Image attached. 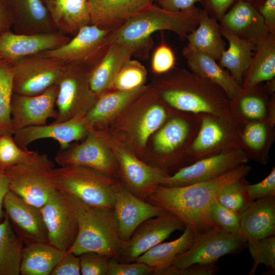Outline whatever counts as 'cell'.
Returning <instances> with one entry per match:
<instances>
[{
  "label": "cell",
  "instance_id": "cell-3",
  "mask_svg": "<svg viewBox=\"0 0 275 275\" xmlns=\"http://www.w3.org/2000/svg\"><path fill=\"white\" fill-rule=\"evenodd\" d=\"M202 11L195 7L186 11L171 12L152 4L111 32L105 43L108 46L114 43L133 45L137 48V57L146 58L153 45V33L172 31L184 41L197 27Z\"/></svg>",
  "mask_w": 275,
  "mask_h": 275
},
{
  "label": "cell",
  "instance_id": "cell-16",
  "mask_svg": "<svg viewBox=\"0 0 275 275\" xmlns=\"http://www.w3.org/2000/svg\"><path fill=\"white\" fill-rule=\"evenodd\" d=\"M60 166L78 165L89 167L109 176L118 172V164L96 130L89 131L80 144L59 150L55 156Z\"/></svg>",
  "mask_w": 275,
  "mask_h": 275
},
{
  "label": "cell",
  "instance_id": "cell-28",
  "mask_svg": "<svg viewBox=\"0 0 275 275\" xmlns=\"http://www.w3.org/2000/svg\"><path fill=\"white\" fill-rule=\"evenodd\" d=\"M241 235L253 240L275 234V196L253 201L240 213Z\"/></svg>",
  "mask_w": 275,
  "mask_h": 275
},
{
  "label": "cell",
  "instance_id": "cell-30",
  "mask_svg": "<svg viewBox=\"0 0 275 275\" xmlns=\"http://www.w3.org/2000/svg\"><path fill=\"white\" fill-rule=\"evenodd\" d=\"M57 30L74 36L83 26L91 24L87 0H41Z\"/></svg>",
  "mask_w": 275,
  "mask_h": 275
},
{
  "label": "cell",
  "instance_id": "cell-41",
  "mask_svg": "<svg viewBox=\"0 0 275 275\" xmlns=\"http://www.w3.org/2000/svg\"><path fill=\"white\" fill-rule=\"evenodd\" d=\"M147 70L138 60L130 59L123 65L116 75L111 90H130L144 86Z\"/></svg>",
  "mask_w": 275,
  "mask_h": 275
},
{
  "label": "cell",
  "instance_id": "cell-14",
  "mask_svg": "<svg viewBox=\"0 0 275 275\" xmlns=\"http://www.w3.org/2000/svg\"><path fill=\"white\" fill-rule=\"evenodd\" d=\"M48 242L66 252L78 231L76 215L68 195L58 190L40 208Z\"/></svg>",
  "mask_w": 275,
  "mask_h": 275
},
{
  "label": "cell",
  "instance_id": "cell-27",
  "mask_svg": "<svg viewBox=\"0 0 275 275\" xmlns=\"http://www.w3.org/2000/svg\"><path fill=\"white\" fill-rule=\"evenodd\" d=\"M13 32L34 34L58 31L41 0H7Z\"/></svg>",
  "mask_w": 275,
  "mask_h": 275
},
{
  "label": "cell",
  "instance_id": "cell-12",
  "mask_svg": "<svg viewBox=\"0 0 275 275\" xmlns=\"http://www.w3.org/2000/svg\"><path fill=\"white\" fill-rule=\"evenodd\" d=\"M248 161L241 148L224 151L180 168L173 175L164 177L159 185L180 186L211 180Z\"/></svg>",
  "mask_w": 275,
  "mask_h": 275
},
{
  "label": "cell",
  "instance_id": "cell-6",
  "mask_svg": "<svg viewBox=\"0 0 275 275\" xmlns=\"http://www.w3.org/2000/svg\"><path fill=\"white\" fill-rule=\"evenodd\" d=\"M54 169L53 162L46 154L33 151L23 161L4 171L9 190L41 208L58 190Z\"/></svg>",
  "mask_w": 275,
  "mask_h": 275
},
{
  "label": "cell",
  "instance_id": "cell-5",
  "mask_svg": "<svg viewBox=\"0 0 275 275\" xmlns=\"http://www.w3.org/2000/svg\"><path fill=\"white\" fill-rule=\"evenodd\" d=\"M200 115L172 109L165 123L156 132L153 145V166L167 172L189 164L187 152L200 124Z\"/></svg>",
  "mask_w": 275,
  "mask_h": 275
},
{
  "label": "cell",
  "instance_id": "cell-47",
  "mask_svg": "<svg viewBox=\"0 0 275 275\" xmlns=\"http://www.w3.org/2000/svg\"><path fill=\"white\" fill-rule=\"evenodd\" d=\"M176 58L172 48L162 42L154 50L151 60V69L156 75L168 72L175 67Z\"/></svg>",
  "mask_w": 275,
  "mask_h": 275
},
{
  "label": "cell",
  "instance_id": "cell-1",
  "mask_svg": "<svg viewBox=\"0 0 275 275\" xmlns=\"http://www.w3.org/2000/svg\"><path fill=\"white\" fill-rule=\"evenodd\" d=\"M251 170L244 163L211 180L180 186L159 185L146 201L174 214L196 234L203 233L215 227L210 211L221 190Z\"/></svg>",
  "mask_w": 275,
  "mask_h": 275
},
{
  "label": "cell",
  "instance_id": "cell-37",
  "mask_svg": "<svg viewBox=\"0 0 275 275\" xmlns=\"http://www.w3.org/2000/svg\"><path fill=\"white\" fill-rule=\"evenodd\" d=\"M275 77V32L269 33L265 40L254 51L251 65L241 87H253Z\"/></svg>",
  "mask_w": 275,
  "mask_h": 275
},
{
  "label": "cell",
  "instance_id": "cell-36",
  "mask_svg": "<svg viewBox=\"0 0 275 275\" xmlns=\"http://www.w3.org/2000/svg\"><path fill=\"white\" fill-rule=\"evenodd\" d=\"M65 253L48 242H29L23 249L20 273L49 275Z\"/></svg>",
  "mask_w": 275,
  "mask_h": 275
},
{
  "label": "cell",
  "instance_id": "cell-4",
  "mask_svg": "<svg viewBox=\"0 0 275 275\" xmlns=\"http://www.w3.org/2000/svg\"><path fill=\"white\" fill-rule=\"evenodd\" d=\"M68 196L76 215L78 231L66 253L79 256L93 252L118 260L125 241L119 237L113 210L90 206Z\"/></svg>",
  "mask_w": 275,
  "mask_h": 275
},
{
  "label": "cell",
  "instance_id": "cell-15",
  "mask_svg": "<svg viewBox=\"0 0 275 275\" xmlns=\"http://www.w3.org/2000/svg\"><path fill=\"white\" fill-rule=\"evenodd\" d=\"M185 226L176 215L167 211L145 220L137 227L129 240L124 242L118 261H135L145 252Z\"/></svg>",
  "mask_w": 275,
  "mask_h": 275
},
{
  "label": "cell",
  "instance_id": "cell-39",
  "mask_svg": "<svg viewBox=\"0 0 275 275\" xmlns=\"http://www.w3.org/2000/svg\"><path fill=\"white\" fill-rule=\"evenodd\" d=\"M153 89L151 104L140 116L133 129L134 139L141 147L146 145L150 136L165 123L172 112V109L160 99Z\"/></svg>",
  "mask_w": 275,
  "mask_h": 275
},
{
  "label": "cell",
  "instance_id": "cell-53",
  "mask_svg": "<svg viewBox=\"0 0 275 275\" xmlns=\"http://www.w3.org/2000/svg\"><path fill=\"white\" fill-rule=\"evenodd\" d=\"M254 7L263 17L269 32H275V0H259Z\"/></svg>",
  "mask_w": 275,
  "mask_h": 275
},
{
  "label": "cell",
  "instance_id": "cell-22",
  "mask_svg": "<svg viewBox=\"0 0 275 275\" xmlns=\"http://www.w3.org/2000/svg\"><path fill=\"white\" fill-rule=\"evenodd\" d=\"M90 130L84 117H76L68 121L50 124L27 127L15 131L14 140L23 149L29 144L42 139H52L57 141L60 149L68 147L74 141L86 138Z\"/></svg>",
  "mask_w": 275,
  "mask_h": 275
},
{
  "label": "cell",
  "instance_id": "cell-8",
  "mask_svg": "<svg viewBox=\"0 0 275 275\" xmlns=\"http://www.w3.org/2000/svg\"><path fill=\"white\" fill-rule=\"evenodd\" d=\"M90 69L79 64H64L57 83L58 115L52 123L84 117L93 105L97 96L90 88Z\"/></svg>",
  "mask_w": 275,
  "mask_h": 275
},
{
  "label": "cell",
  "instance_id": "cell-58",
  "mask_svg": "<svg viewBox=\"0 0 275 275\" xmlns=\"http://www.w3.org/2000/svg\"><path fill=\"white\" fill-rule=\"evenodd\" d=\"M235 1H238V0H235ZM244 1L251 3L254 6H255L259 0H244Z\"/></svg>",
  "mask_w": 275,
  "mask_h": 275
},
{
  "label": "cell",
  "instance_id": "cell-38",
  "mask_svg": "<svg viewBox=\"0 0 275 275\" xmlns=\"http://www.w3.org/2000/svg\"><path fill=\"white\" fill-rule=\"evenodd\" d=\"M23 245L6 213L0 222V275H19Z\"/></svg>",
  "mask_w": 275,
  "mask_h": 275
},
{
  "label": "cell",
  "instance_id": "cell-51",
  "mask_svg": "<svg viewBox=\"0 0 275 275\" xmlns=\"http://www.w3.org/2000/svg\"><path fill=\"white\" fill-rule=\"evenodd\" d=\"M218 271L214 265L195 264L185 268L176 269L169 267L161 272L159 275H213Z\"/></svg>",
  "mask_w": 275,
  "mask_h": 275
},
{
  "label": "cell",
  "instance_id": "cell-7",
  "mask_svg": "<svg viewBox=\"0 0 275 275\" xmlns=\"http://www.w3.org/2000/svg\"><path fill=\"white\" fill-rule=\"evenodd\" d=\"M58 189L90 206L113 209L116 180L94 169L78 165L54 169Z\"/></svg>",
  "mask_w": 275,
  "mask_h": 275
},
{
  "label": "cell",
  "instance_id": "cell-35",
  "mask_svg": "<svg viewBox=\"0 0 275 275\" xmlns=\"http://www.w3.org/2000/svg\"><path fill=\"white\" fill-rule=\"evenodd\" d=\"M177 239L161 242L140 256L135 261L144 263L152 267L153 274L160 273L169 267L178 256L187 250L192 245L196 234L188 227Z\"/></svg>",
  "mask_w": 275,
  "mask_h": 275
},
{
  "label": "cell",
  "instance_id": "cell-21",
  "mask_svg": "<svg viewBox=\"0 0 275 275\" xmlns=\"http://www.w3.org/2000/svg\"><path fill=\"white\" fill-rule=\"evenodd\" d=\"M229 109L236 122L266 121L275 125V96L258 85L242 88L229 100Z\"/></svg>",
  "mask_w": 275,
  "mask_h": 275
},
{
  "label": "cell",
  "instance_id": "cell-56",
  "mask_svg": "<svg viewBox=\"0 0 275 275\" xmlns=\"http://www.w3.org/2000/svg\"><path fill=\"white\" fill-rule=\"evenodd\" d=\"M9 180L5 172L0 169V222L5 215L3 211V201L4 198L9 191Z\"/></svg>",
  "mask_w": 275,
  "mask_h": 275
},
{
  "label": "cell",
  "instance_id": "cell-31",
  "mask_svg": "<svg viewBox=\"0 0 275 275\" xmlns=\"http://www.w3.org/2000/svg\"><path fill=\"white\" fill-rule=\"evenodd\" d=\"M235 122L248 160L266 164L274 139V126L262 121Z\"/></svg>",
  "mask_w": 275,
  "mask_h": 275
},
{
  "label": "cell",
  "instance_id": "cell-57",
  "mask_svg": "<svg viewBox=\"0 0 275 275\" xmlns=\"http://www.w3.org/2000/svg\"><path fill=\"white\" fill-rule=\"evenodd\" d=\"M266 92L270 95L274 94L275 91V79L267 81L266 84L263 86Z\"/></svg>",
  "mask_w": 275,
  "mask_h": 275
},
{
  "label": "cell",
  "instance_id": "cell-29",
  "mask_svg": "<svg viewBox=\"0 0 275 275\" xmlns=\"http://www.w3.org/2000/svg\"><path fill=\"white\" fill-rule=\"evenodd\" d=\"M148 88L144 85L130 90H110L101 93L84 116L87 127L89 130L96 129L135 100Z\"/></svg>",
  "mask_w": 275,
  "mask_h": 275
},
{
  "label": "cell",
  "instance_id": "cell-48",
  "mask_svg": "<svg viewBox=\"0 0 275 275\" xmlns=\"http://www.w3.org/2000/svg\"><path fill=\"white\" fill-rule=\"evenodd\" d=\"M153 272L152 267L142 262H121L109 258L107 275H148Z\"/></svg>",
  "mask_w": 275,
  "mask_h": 275
},
{
  "label": "cell",
  "instance_id": "cell-26",
  "mask_svg": "<svg viewBox=\"0 0 275 275\" xmlns=\"http://www.w3.org/2000/svg\"><path fill=\"white\" fill-rule=\"evenodd\" d=\"M91 24L113 31L151 6L152 0H87Z\"/></svg>",
  "mask_w": 275,
  "mask_h": 275
},
{
  "label": "cell",
  "instance_id": "cell-23",
  "mask_svg": "<svg viewBox=\"0 0 275 275\" xmlns=\"http://www.w3.org/2000/svg\"><path fill=\"white\" fill-rule=\"evenodd\" d=\"M218 21L221 25L236 36L256 47L265 40L269 33L256 8L251 3L244 0L235 1Z\"/></svg>",
  "mask_w": 275,
  "mask_h": 275
},
{
  "label": "cell",
  "instance_id": "cell-55",
  "mask_svg": "<svg viewBox=\"0 0 275 275\" xmlns=\"http://www.w3.org/2000/svg\"><path fill=\"white\" fill-rule=\"evenodd\" d=\"M13 18L7 0H0V36L11 31Z\"/></svg>",
  "mask_w": 275,
  "mask_h": 275
},
{
  "label": "cell",
  "instance_id": "cell-32",
  "mask_svg": "<svg viewBox=\"0 0 275 275\" xmlns=\"http://www.w3.org/2000/svg\"><path fill=\"white\" fill-rule=\"evenodd\" d=\"M182 53L185 57L189 70L219 86L229 99L235 97L242 87L222 67L216 60L200 51L189 49L186 46Z\"/></svg>",
  "mask_w": 275,
  "mask_h": 275
},
{
  "label": "cell",
  "instance_id": "cell-50",
  "mask_svg": "<svg viewBox=\"0 0 275 275\" xmlns=\"http://www.w3.org/2000/svg\"><path fill=\"white\" fill-rule=\"evenodd\" d=\"M81 274L80 257L72 253H65L50 275Z\"/></svg>",
  "mask_w": 275,
  "mask_h": 275
},
{
  "label": "cell",
  "instance_id": "cell-52",
  "mask_svg": "<svg viewBox=\"0 0 275 275\" xmlns=\"http://www.w3.org/2000/svg\"><path fill=\"white\" fill-rule=\"evenodd\" d=\"M235 0H201V4L207 14L219 21L228 11Z\"/></svg>",
  "mask_w": 275,
  "mask_h": 275
},
{
  "label": "cell",
  "instance_id": "cell-45",
  "mask_svg": "<svg viewBox=\"0 0 275 275\" xmlns=\"http://www.w3.org/2000/svg\"><path fill=\"white\" fill-rule=\"evenodd\" d=\"M210 217L215 227L228 233L241 235L240 213L226 208L216 201L211 208Z\"/></svg>",
  "mask_w": 275,
  "mask_h": 275
},
{
  "label": "cell",
  "instance_id": "cell-19",
  "mask_svg": "<svg viewBox=\"0 0 275 275\" xmlns=\"http://www.w3.org/2000/svg\"><path fill=\"white\" fill-rule=\"evenodd\" d=\"M116 156L123 185L134 195L146 201L168 172L146 164L129 151L118 149Z\"/></svg>",
  "mask_w": 275,
  "mask_h": 275
},
{
  "label": "cell",
  "instance_id": "cell-33",
  "mask_svg": "<svg viewBox=\"0 0 275 275\" xmlns=\"http://www.w3.org/2000/svg\"><path fill=\"white\" fill-rule=\"evenodd\" d=\"M220 25L222 35L229 43V47L222 53L218 64L226 68L234 79L241 86L256 46L242 40L230 30Z\"/></svg>",
  "mask_w": 275,
  "mask_h": 275
},
{
  "label": "cell",
  "instance_id": "cell-17",
  "mask_svg": "<svg viewBox=\"0 0 275 275\" xmlns=\"http://www.w3.org/2000/svg\"><path fill=\"white\" fill-rule=\"evenodd\" d=\"M114 191L115 202L113 210L119 237L124 241L129 240L144 221L166 211L140 199L117 181L114 185Z\"/></svg>",
  "mask_w": 275,
  "mask_h": 275
},
{
  "label": "cell",
  "instance_id": "cell-20",
  "mask_svg": "<svg viewBox=\"0 0 275 275\" xmlns=\"http://www.w3.org/2000/svg\"><path fill=\"white\" fill-rule=\"evenodd\" d=\"M70 39L59 31L17 34L9 31L0 36V57L15 63L23 58L60 47Z\"/></svg>",
  "mask_w": 275,
  "mask_h": 275
},
{
  "label": "cell",
  "instance_id": "cell-18",
  "mask_svg": "<svg viewBox=\"0 0 275 275\" xmlns=\"http://www.w3.org/2000/svg\"><path fill=\"white\" fill-rule=\"evenodd\" d=\"M58 92V86L54 84L36 95L13 93L11 115L14 133L27 127L46 124L50 118L55 119L58 115L55 109Z\"/></svg>",
  "mask_w": 275,
  "mask_h": 275
},
{
  "label": "cell",
  "instance_id": "cell-42",
  "mask_svg": "<svg viewBox=\"0 0 275 275\" xmlns=\"http://www.w3.org/2000/svg\"><path fill=\"white\" fill-rule=\"evenodd\" d=\"M248 183L243 177L227 184L218 193L216 201L226 208L240 214L253 201L245 189Z\"/></svg>",
  "mask_w": 275,
  "mask_h": 275
},
{
  "label": "cell",
  "instance_id": "cell-25",
  "mask_svg": "<svg viewBox=\"0 0 275 275\" xmlns=\"http://www.w3.org/2000/svg\"><path fill=\"white\" fill-rule=\"evenodd\" d=\"M136 53V47L131 44H109L100 61L90 71L89 81L92 92L97 97L111 90L113 81L123 65Z\"/></svg>",
  "mask_w": 275,
  "mask_h": 275
},
{
  "label": "cell",
  "instance_id": "cell-54",
  "mask_svg": "<svg viewBox=\"0 0 275 275\" xmlns=\"http://www.w3.org/2000/svg\"><path fill=\"white\" fill-rule=\"evenodd\" d=\"M158 6L171 12H179L194 8L201 0H156Z\"/></svg>",
  "mask_w": 275,
  "mask_h": 275
},
{
  "label": "cell",
  "instance_id": "cell-13",
  "mask_svg": "<svg viewBox=\"0 0 275 275\" xmlns=\"http://www.w3.org/2000/svg\"><path fill=\"white\" fill-rule=\"evenodd\" d=\"M64 64L41 54L23 58L14 64L13 93L28 96L41 94L57 84Z\"/></svg>",
  "mask_w": 275,
  "mask_h": 275
},
{
  "label": "cell",
  "instance_id": "cell-46",
  "mask_svg": "<svg viewBox=\"0 0 275 275\" xmlns=\"http://www.w3.org/2000/svg\"><path fill=\"white\" fill-rule=\"evenodd\" d=\"M81 274L107 275L109 258L102 254L89 252L79 256Z\"/></svg>",
  "mask_w": 275,
  "mask_h": 275
},
{
  "label": "cell",
  "instance_id": "cell-40",
  "mask_svg": "<svg viewBox=\"0 0 275 275\" xmlns=\"http://www.w3.org/2000/svg\"><path fill=\"white\" fill-rule=\"evenodd\" d=\"M14 63L0 57V135H13L11 102Z\"/></svg>",
  "mask_w": 275,
  "mask_h": 275
},
{
  "label": "cell",
  "instance_id": "cell-49",
  "mask_svg": "<svg viewBox=\"0 0 275 275\" xmlns=\"http://www.w3.org/2000/svg\"><path fill=\"white\" fill-rule=\"evenodd\" d=\"M246 193L252 201L258 199L275 196V168L262 181L253 184L245 185Z\"/></svg>",
  "mask_w": 275,
  "mask_h": 275
},
{
  "label": "cell",
  "instance_id": "cell-2",
  "mask_svg": "<svg viewBox=\"0 0 275 275\" xmlns=\"http://www.w3.org/2000/svg\"><path fill=\"white\" fill-rule=\"evenodd\" d=\"M158 76L153 88L171 109L197 115L230 112V99L225 92L190 70L175 67Z\"/></svg>",
  "mask_w": 275,
  "mask_h": 275
},
{
  "label": "cell",
  "instance_id": "cell-11",
  "mask_svg": "<svg viewBox=\"0 0 275 275\" xmlns=\"http://www.w3.org/2000/svg\"><path fill=\"white\" fill-rule=\"evenodd\" d=\"M246 243V240L241 235L214 227L196 234L190 248L178 256L169 267L182 269L195 264H212L223 256L240 251Z\"/></svg>",
  "mask_w": 275,
  "mask_h": 275
},
{
  "label": "cell",
  "instance_id": "cell-43",
  "mask_svg": "<svg viewBox=\"0 0 275 275\" xmlns=\"http://www.w3.org/2000/svg\"><path fill=\"white\" fill-rule=\"evenodd\" d=\"M249 250L254 260L249 275L255 274L259 264H263L268 270L275 271V236L247 241Z\"/></svg>",
  "mask_w": 275,
  "mask_h": 275
},
{
  "label": "cell",
  "instance_id": "cell-44",
  "mask_svg": "<svg viewBox=\"0 0 275 275\" xmlns=\"http://www.w3.org/2000/svg\"><path fill=\"white\" fill-rule=\"evenodd\" d=\"M33 151L20 147L12 135H0V169H7L23 161Z\"/></svg>",
  "mask_w": 275,
  "mask_h": 275
},
{
  "label": "cell",
  "instance_id": "cell-10",
  "mask_svg": "<svg viewBox=\"0 0 275 275\" xmlns=\"http://www.w3.org/2000/svg\"><path fill=\"white\" fill-rule=\"evenodd\" d=\"M111 32L94 24L85 25L67 43L39 54L63 64H76L91 70L105 53L108 46L106 40Z\"/></svg>",
  "mask_w": 275,
  "mask_h": 275
},
{
  "label": "cell",
  "instance_id": "cell-34",
  "mask_svg": "<svg viewBox=\"0 0 275 275\" xmlns=\"http://www.w3.org/2000/svg\"><path fill=\"white\" fill-rule=\"evenodd\" d=\"M223 37L217 20L203 9L197 27L186 37V46L218 61L226 50V43Z\"/></svg>",
  "mask_w": 275,
  "mask_h": 275
},
{
  "label": "cell",
  "instance_id": "cell-24",
  "mask_svg": "<svg viewBox=\"0 0 275 275\" xmlns=\"http://www.w3.org/2000/svg\"><path fill=\"white\" fill-rule=\"evenodd\" d=\"M3 207L11 222L28 243L48 242L47 232L40 208L28 203L10 190L4 198Z\"/></svg>",
  "mask_w": 275,
  "mask_h": 275
},
{
  "label": "cell",
  "instance_id": "cell-59",
  "mask_svg": "<svg viewBox=\"0 0 275 275\" xmlns=\"http://www.w3.org/2000/svg\"><path fill=\"white\" fill-rule=\"evenodd\" d=\"M152 1H153V0H152Z\"/></svg>",
  "mask_w": 275,
  "mask_h": 275
},
{
  "label": "cell",
  "instance_id": "cell-9",
  "mask_svg": "<svg viewBox=\"0 0 275 275\" xmlns=\"http://www.w3.org/2000/svg\"><path fill=\"white\" fill-rule=\"evenodd\" d=\"M200 119L198 130L187 152L190 164L224 151L242 148L230 112L221 115L200 114Z\"/></svg>",
  "mask_w": 275,
  "mask_h": 275
}]
</instances>
